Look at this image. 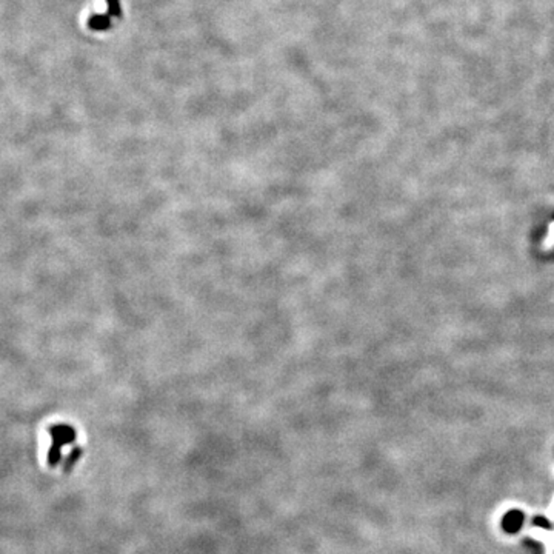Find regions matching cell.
Segmentation results:
<instances>
[{"label": "cell", "instance_id": "1", "mask_svg": "<svg viewBox=\"0 0 554 554\" xmlns=\"http://www.w3.org/2000/svg\"><path fill=\"white\" fill-rule=\"evenodd\" d=\"M525 520V514L519 510H510L508 513L503 514L502 518V528L503 531H507L510 534L518 533Z\"/></svg>", "mask_w": 554, "mask_h": 554}, {"label": "cell", "instance_id": "2", "mask_svg": "<svg viewBox=\"0 0 554 554\" xmlns=\"http://www.w3.org/2000/svg\"><path fill=\"white\" fill-rule=\"evenodd\" d=\"M533 523L539 528H542V530H551L550 520L547 518H544V516H536V518L533 519Z\"/></svg>", "mask_w": 554, "mask_h": 554}, {"label": "cell", "instance_id": "3", "mask_svg": "<svg viewBox=\"0 0 554 554\" xmlns=\"http://www.w3.org/2000/svg\"><path fill=\"white\" fill-rule=\"evenodd\" d=\"M525 545L533 548L536 551V554H544V547L540 545L539 542H536V540H533V539H525Z\"/></svg>", "mask_w": 554, "mask_h": 554}]
</instances>
